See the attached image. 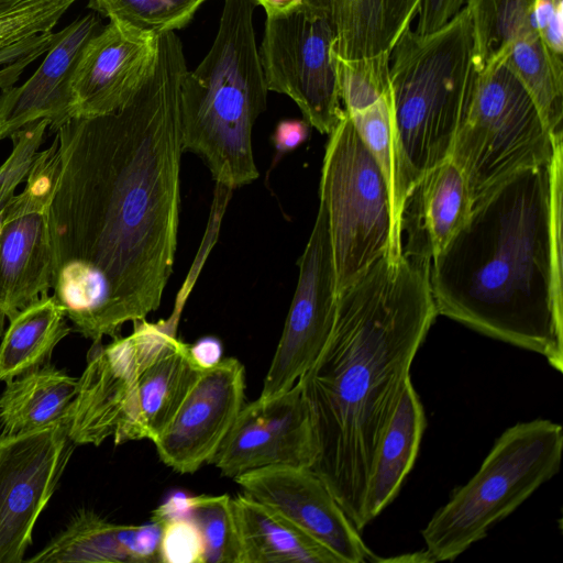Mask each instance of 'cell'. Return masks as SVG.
Listing matches in <instances>:
<instances>
[{
  "instance_id": "cell-34",
  "label": "cell",
  "mask_w": 563,
  "mask_h": 563,
  "mask_svg": "<svg viewBox=\"0 0 563 563\" xmlns=\"http://www.w3.org/2000/svg\"><path fill=\"white\" fill-rule=\"evenodd\" d=\"M60 31L42 33L16 44L0 49V89L13 87L23 69L34 59L46 53L56 40Z\"/></svg>"
},
{
  "instance_id": "cell-31",
  "label": "cell",
  "mask_w": 563,
  "mask_h": 563,
  "mask_svg": "<svg viewBox=\"0 0 563 563\" xmlns=\"http://www.w3.org/2000/svg\"><path fill=\"white\" fill-rule=\"evenodd\" d=\"M77 0H21L0 12V49L52 31Z\"/></svg>"
},
{
  "instance_id": "cell-37",
  "label": "cell",
  "mask_w": 563,
  "mask_h": 563,
  "mask_svg": "<svg viewBox=\"0 0 563 563\" xmlns=\"http://www.w3.org/2000/svg\"><path fill=\"white\" fill-rule=\"evenodd\" d=\"M310 124L303 119H286L277 123L272 142L276 154L284 155L300 146L309 136Z\"/></svg>"
},
{
  "instance_id": "cell-15",
  "label": "cell",
  "mask_w": 563,
  "mask_h": 563,
  "mask_svg": "<svg viewBox=\"0 0 563 563\" xmlns=\"http://www.w3.org/2000/svg\"><path fill=\"white\" fill-rule=\"evenodd\" d=\"M234 481L244 494L278 512L328 548L342 563L379 562L311 468L262 467L245 472Z\"/></svg>"
},
{
  "instance_id": "cell-30",
  "label": "cell",
  "mask_w": 563,
  "mask_h": 563,
  "mask_svg": "<svg viewBox=\"0 0 563 563\" xmlns=\"http://www.w3.org/2000/svg\"><path fill=\"white\" fill-rule=\"evenodd\" d=\"M347 114L384 175L391 210L394 200L391 88L368 106Z\"/></svg>"
},
{
  "instance_id": "cell-18",
  "label": "cell",
  "mask_w": 563,
  "mask_h": 563,
  "mask_svg": "<svg viewBox=\"0 0 563 563\" xmlns=\"http://www.w3.org/2000/svg\"><path fill=\"white\" fill-rule=\"evenodd\" d=\"M95 11L60 31L35 73L22 85L0 93V140L41 120L56 131L74 117L73 78L88 41L100 30Z\"/></svg>"
},
{
  "instance_id": "cell-29",
  "label": "cell",
  "mask_w": 563,
  "mask_h": 563,
  "mask_svg": "<svg viewBox=\"0 0 563 563\" xmlns=\"http://www.w3.org/2000/svg\"><path fill=\"white\" fill-rule=\"evenodd\" d=\"M206 0H90L89 8L123 26L158 36L184 27Z\"/></svg>"
},
{
  "instance_id": "cell-27",
  "label": "cell",
  "mask_w": 563,
  "mask_h": 563,
  "mask_svg": "<svg viewBox=\"0 0 563 563\" xmlns=\"http://www.w3.org/2000/svg\"><path fill=\"white\" fill-rule=\"evenodd\" d=\"M504 62L530 93L552 140H563L562 56L533 33L516 41Z\"/></svg>"
},
{
  "instance_id": "cell-4",
  "label": "cell",
  "mask_w": 563,
  "mask_h": 563,
  "mask_svg": "<svg viewBox=\"0 0 563 563\" xmlns=\"http://www.w3.org/2000/svg\"><path fill=\"white\" fill-rule=\"evenodd\" d=\"M181 306L168 320H139L130 335L92 344L66 420L76 445L154 442L165 430L205 369L176 336Z\"/></svg>"
},
{
  "instance_id": "cell-2",
  "label": "cell",
  "mask_w": 563,
  "mask_h": 563,
  "mask_svg": "<svg viewBox=\"0 0 563 563\" xmlns=\"http://www.w3.org/2000/svg\"><path fill=\"white\" fill-rule=\"evenodd\" d=\"M430 265L409 253L369 265L338 294L330 338L298 379L318 442L311 470L358 531L376 450L438 316Z\"/></svg>"
},
{
  "instance_id": "cell-16",
  "label": "cell",
  "mask_w": 563,
  "mask_h": 563,
  "mask_svg": "<svg viewBox=\"0 0 563 563\" xmlns=\"http://www.w3.org/2000/svg\"><path fill=\"white\" fill-rule=\"evenodd\" d=\"M245 371L234 357L206 367L173 419L153 442L159 460L179 474L208 463L243 407Z\"/></svg>"
},
{
  "instance_id": "cell-11",
  "label": "cell",
  "mask_w": 563,
  "mask_h": 563,
  "mask_svg": "<svg viewBox=\"0 0 563 563\" xmlns=\"http://www.w3.org/2000/svg\"><path fill=\"white\" fill-rule=\"evenodd\" d=\"M58 170L57 137L43 150L0 230V335L11 320L53 287L49 206Z\"/></svg>"
},
{
  "instance_id": "cell-14",
  "label": "cell",
  "mask_w": 563,
  "mask_h": 563,
  "mask_svg": "<svg viewBox=\"0 0 563 563\" xmlns=\"http://www.w3.org/2000/svg\"><path fill=\"white\" fill-rule=\"evenodd\" d=\"M318 442L311 409L299 380L289 389L243 405L208 462L230 478L262 467L312 468Z\"/></svg>"
},
{
  "instance_id": "cell-13",
  "label": "cell",
  "mask_w": 563,
  "mask_h": 563,
  "mask_svg": "<svg viewBox=\"0 0 563 563\" xmlns=\"http://www.w3.org/2000/svg\"><path fill=\"white\" fill-rule=\"evenodd\" d=\"M298 266L296 290L261 399L292 387L318 358L333 328L338 298L335 273L328 213L321 201Z\"/></svg>"
},
{
  "instance_id": "cell-24",
  "label": "cell",
  "mask_w": 563,
  "mask_h": 563,
  "mask_svg": "<svg viewBox=\"0 0 563 563\" xmlns=\"http://www.w3.org/2000/svg\"><path fill=\"white\" fill-rule=\"evenodd\" d=\"M78 378L51 362L5 382L0 395V428L14 434L66 421Z\"/></svg>"
},
{
  "instance_id": "cell-32",
  "label": "cell",
  "mask_w": 563,
  "mask_h": 563,
  "mask_svg": "<svg viewBox=\"0 0 563 563\" xmlns=\"http://www.w3.org/2000/svg\"><path fill=\"white\" fill-rule=\"evenodd\" d=\"M49 126L47 120H41L13 133L12 151L0 165V202L10 201L18 186L25 181L42 151L45 132Z\"/></svg>"
},
{
  "instance_id": "cell-9",
  "label": "cell",
  "mask_w": 563,
  "mask_h": 563,
  "mask_svg": "<svg viewBox=\"0 0 563 563\" xmlns=\"http://www.w3.org/2000/svg\"><path fill=\"white\" fill-rule=\"evenodd\" d=\"M338 294L389 252L390 198L384 175L345 111L329 134L321 178Z\"/></svg>"
},
{
  "instance_id": "cell-41",
  "label": "cell",
  "mask_w": 563,
  "mask_h": 563,
  "mask_svg": "<svg viewBox=\"0 0 563 563\" xmlns=\"http://www.w3.org/2000/svg\"><path fill=\"white\" fill-rule=\"evenodd\" d=\"M254 1L257 3V5L261 4L262 7H264V4L266 2V0H254Z\"/></svg>"
},
{
  "instance_id": "cell-33",
  "label": "cell",
  "mask_w": 563,
  "mask_h": 563,
  "mask_svg": "<svg viewBox=\"0 0 563 563\" xmlns=\"http://www.w3.org/2000/svg\"><path fill=\"white\" fill-rule=\"evenodd\" d=\"M161 522V562L205 563L202 538L187 515L167 518Z\"/></svg>"
},
{
  "instance_id": "cell-25",
  "label": "cell",
  "mask_w": 563,
  "mask_h": 563,
  "mask_svg": "<svg viewBox=\"0 0 563 563\" xmlns=\"http://www.w3.org/2000/svg\"><path fill=\"white\" fill-rule=\"evenodd\" d=\"M71 330L53 296H42L19 311L9 320L0 342V382L49 363L53 351Z\"/></svg>"
},
{
  "instance_id": "cell-7",
  "label": "cell",
  "mask_w": 563,
  "mask_h": 563,
  "mask_svg": "<svg viewBox=\"0 0 563 563\" xmlns=\"http://www.w3.org/2000/svg\"><path fill=\"white\" fill-rule=\"evenodd\" d=\"M562 451L563 429L551 420L534 419L506 429L477 473L422 530L431 561H453L485 538L560 471Z\"/></svg>"
},
{
  "instance_id": "cell-3",
  "label": "cell",
  "mask_w": 563,
  "mask_h": 563,
  "mask_svg": "<svg viewBox=\"0 0 563 563\" xmlns=\"http://www.w3.org/2000/svg\"><path fill=\"white\" fill-rule=\"evenodd\" d=\"M563 154L475 199L431 260L438 314L542 355L563 371Z\"/></svg>"
},
{
  "instance_id": "cell-6",
  "label": "cell",
  "mask_w": 563,
  "mask_h": 563,
  "mask_svg": "<svg viewBox=\"0 0 563 563\" xmlns=\"http://www.w3.org/2000/svg\"><path fill=\"white\" fill-rule=\"evenodd\" d=\"M254 0H225L216 38L180 88L183 151L198 155L217 185L233 190L258 169L253 128L266 109V86L256 44Z\"/></svg>"
},
{
  "instance_id": "cell-12",
  "label": "cell",
  "mask_w": 563,
  "mask_h": 563,
  "mask_svg": "<svg viewBox=\"0 0 563 563\" xmlns=\"http://www.w3.org/2000/svg\"><path fill=\"white\" fill-rule=\"evenodd\" d=\"M76 444L66 421L0 433V563H21Z\"/></svg>"
},
{
  "instance_id": "cell-39",
  "label": "cell",
  "mask_w": 563,
  "mask_h": 563,
  "mask_svg": "<svg viewBox=\"0 0 563 563\" xmlns=\"http://www.w3.org/2000/svg\"><path fill=\"white\" fill-rule=\"evenodd\" d=\"M10 201L0 202V230L2 228L3 219L5 217V212H7V209H8V206L10 203Z\"/></svg>"
},
{
  "instance_id": "cell-40",
  "label": "cell",
  "mask_w": 563,
  "mask_h": 563,
  "mask_svg": "<svg viewBox=\"0 0 563 563\" xmlns=\"http://www.w3.org/2000/svg\"><path fill=\"white\" fill-rule=\"evenodd\" d=\"M21 0H0V12L20 2Z\"/></svg>"
},
{
  "instance_id": "cell-8",
  "label": "cell",
  "mask_w": 563,
  "mask_h": 563,
  "mask_svg": "<svg viewBox=\"0 0 563 563\" xmlns=\"http://www.w3.org/2000/svg\"><path fill=\"white\" fill-rule=\"evenodd\" d=\"M553 147L533 99L505 62L476 74L450 154L472 202L519 170L549 165Z\"/></svg>"
},
{
  "instance_id": "cell-35",
  "label": "cell",
  "mask_w": 563,
  "mask_h": 563,
  "mask_svg": "<svg viewBox=\"0 0 563 563\" xmlns=\"http://www.w3.org/2000/svg\"><path fill=\"white\" fill-rule=\"evenodd\" d=\"M563 0H536L534 20L538 33L554 54H563Z\"/></svg>"
},
{
  "instance_id": "cell-10",
  "label": "cell",
  "mask_w": 563,
  "mask_h": 563,
  "mask_svg": "<svg viewBox=\"0 0 563 563\" xmlns=\"http://www.w3.org/2000/svg\"><path fill=\"white\" fill-rule=\"evenodd\" d=\"M335 46V29L320 0L266 12L258 53L267 89L288 96L310 126L328 135L345 112Z\"/></svg>"
},
{
  "instance_id": "cell-19",
  "label": "cell",
  "mask_w": 563,
  "mask_h": 563,
  "mask_svg": "<svg viewBox=\"0 0 563 563\" xmlns=\"http://www.w3.org/2000/svg\"><path fill=\"white\" fill-rule=\"evenodd\" d=\"M472 203L466 179L451 158L428 170L402 203L401 253L432 260L465 224Z\"/></svg>"
},
{
  "instance_id": "cell-21",
  "label": "cell",
  "mask_w": 563,
  "mask_h": 563,
  "mask_svg": "<svg viewBox=\"0 0 563 563\" xmlns=\"http://www.w3.org/2000/svg\"><path fill=\"white\" fill-rule=\"evenodd\" d=\"M424 429V410L409 378L374 456L365 497L367 523L398 495L416 462Z\"/></svg>"
},
{
  "instance_id": "cell-5",
  "label": "cell",
  "mask_w": 563,
  "mask_h": 563,
  "mask_svg": "<svg viewBox=\"0 0 563 563\" xmlns=\"http://www.w3.org/2000/svg\"><path fill=\"white\" fill-rule=\"evenodd\" d=\"M470 14L463 8L438 31L406 29L389 58L394 200L389 256L401 254L399 219L407 192L450 158L476 79Z\"/></svg>"
},
{
  "instance_id": "cell-36",
  "label": "cell",
  "mask_w": 563,
  "mask_h": 563,
  "mask_svg": "<svg viewBox=\"0 0 563 563\" xmlns=\"http://www.w3.org/2000/svg\"><path fill=\"white\" fill-rule=\"evenodd\" d=\"M466 0H419L416 33L426 35L449 23L462 9Z\"/></svg>"
},
{
  "instance_id": "cell-17",
  "label": "cell",
  "mask_w": 563,
  "mask_h": 563,
  "mask_svg": "<svg viewBox=\"0 0 563 563\" xmlns=\"http://www.w3.org/2000/svg\"><path fill=\"white\" fill-rule=\"evenodd\" d=\"M158 36L110 21L86 44L73 78L74 117L109 113L125 104L150 75Z\"/></svg>"
},
{
  "instance_id": "cell-38",
  "label": "cell",
  "mask_w": 563,
  "mask_h": 563,
  "mask_svg": "<svg viewBox=\"0 0 563 563\" xmlns=\"http://www.w3.org/2000/svg\"><path fill=\"white\" fill-rule=\"evenodd\" d=\"M190 352L203 368L214 365L221 360V344L217 339L203 338L190 345Z\"/></svg>"
},
{
  "instance_id": "cell-22",
  "label": "cell",
  "mask_w": 563,
  "mask_h": 563,
  "mask_svg": "<svg viewBox=\"0 0 563 563\" xmlns=\"http://www.w3.org/2000/svg\"><path fill=\"white\" fill-rule=\"evenodd\" d=\"M242 563H342L328 548L246 494L232 498Z\"/></svg>"
},
{
  "instance_id": "cell-26",
  "label": "cell",
  "mask_w": 563,
  "mask_h": 563,
  "mask_svg": "<svg viewBox=\"0 0 563 563\" xmlns=\"http://www.w3.org/2000/svg\"><path fill=\"white\" fill-rule=\"evenodd\" d=\"M466 1L476 74L504 62L516 41L538 33L534 20L536 0Z\"/></svg>"
},
{
  "instance_id": "cell-23",
  "label": "cell",
  "mask_w": 563,
  "mask_h": 563,
  "mask_svg": "<svg viewBox=\"0 0 563 563\" xmlns=\"http://www.w3.org/2000/svg\"><path fill=\"white\" fill-rule=\"evenodd\" d=\"M336 33L335 53L356 59L391 52L418 12L419 0H320Z\"/></svg>"
},
{
  "instance_id": "cell-28",
  "label": "cell",
  "mask_w": 563,
  "mask_h": 563,
  "mask_svg": "<svg viewBox=\"0 0 563 563\" xmlns=\"http://www.w3.org/2000/svg\"><path fill=\"white\" fill-rule=\"evenodd\" d=\"M186 515L202 538L205 563H242V545L229 495L187 496Z\"/></svg>"
},
{
  "instance_id": "cell-20",
  "label": "cell",
  "mask_w": 563,
  "mask_h": 563,
  "mask_svg": "<svg viewBox=\"0 0 563 563\" xmlns=\"http://www.w3.org/2000/svg\"><path fill=\"white\" fill-rule=\"evenodd\" d=\"M162 522L141 526L107 520L79 509L27 563H156L161 562Z\"/></svg>"
},
{
  "instance_id": "cell-1",
  "label": "cell",
  "mask_w": 563,
  "mask_h": 563,
  "mask_svg": "<svg viewBox=\"0 0 563 563\" xmlns=\"http://www.w3.org/2000/svg\"><path fill=\"white\" fill-rule=\"evenodd\" d=\"M187 70L179 37L161 34L150 75L125 104L55 131L53 297L93 343L155 311L173 273Z\"/></svg>"
}]
</instances>
